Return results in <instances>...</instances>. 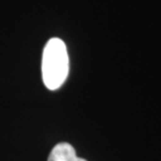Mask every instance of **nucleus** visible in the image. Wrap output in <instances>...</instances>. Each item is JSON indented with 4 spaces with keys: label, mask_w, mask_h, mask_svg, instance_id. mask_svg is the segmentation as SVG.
Instances as JSON below:
<instances>
[{
    "label": "nucleus",
    "mask_w": 161,
    "mask_h": 161,
    "mask_svg": "<svg viewBox=\"0 0 161 161\" xmlns=\"http://www.w3.org/2000/svg\"><path fill=\"white\" fill-rule=\"evenodd\" d=\"M48 161H87L76 155V152L72 144L60 142L52 149Z\"/></svg>",
    "instance_id": "2"
},
{
    "label": "nucleus",
    "mask_w": 161,
    "mask_h": 161,
    "mask_svg": "<svg viewBox=\"0 0 161 161\" xmlns=\"http://www.w3.org/2000/svg\"><path fill=\"white\" fill-rule=\"evenodd\" d=\"M69 72L67 47L60 38L47 42L42 55V79L48 90L55 91L64 85Z\"/></svg>",
    "instance_id": "1"
}]
</instances>
